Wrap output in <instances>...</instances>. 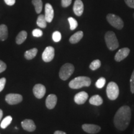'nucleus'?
I'll return each mask as SVG.
<instances>
[{
    "mask_svg": "<svg viewBox=\"0 0 134 134\" xmlns=\"http://www.w3.org/2000/svg\"><path fill=\"white\" fill-rule=\"evenodd\" d=\"M131 119V109L128 105H123L119 109L114 117V124L119 130H125Z\"/></svg>",
    "mask_w": 134,
    "mask_h": 134,
    "instance_id": "obj_1",
    "label": "nucleus"
},
{
    "mask_svg": "<svg viewBox=\"0 0 134 134\" xmlns=\"http://www.w3.org/2000/svg\"><path fill=\"white\" fill-rule=\"evenodd\" d=\"M91 80L87 76H78L72 80L69 83V87L71 89H80L83 87H88L91 85Z\"/></svg>",
    "mask_w": 134,
    "mask_h": 134,
    "instance_id": "obj_2",
    "label": "nucleus"
},
{
    "mask_svg": "<svg viewBox=\"0 0 134 134\" xmlns=\"http://www.w3.org/2000/svg\"><path fill=\"white\" fill-rule=\"evenodd\" d=\"M104 38L105 43H106V46L109 50L113 51V50L117 49L119 46L118 40H117V37L114 32H107L105 34Z\"/></svg>",
    "mask_w": 134,
    "mask_h": 134,
    "instance_id": "obj_3",
    "label": "nucleus"
},
{
    "mask_svg": "<svg viewBox=\"0 0 134 134\" xmlns=\"http://www.w3.org/2000/svg\"><path fill=\"white\" fill-rule=\"evenodd\" d=\"M75 71L74 65L71 63H65L60 68L59 76L60 79L65 81L68 80Z\"/></svg>",
    "mask_w": 134,
    "mask_h": 134,
    "instance_id": "obj_4",
    "label": "nucleus"
},
{
    "mask_svg": "<svg viewBox=\"0 0 134 134\" xmlns=\"http://www.w3.org/2000/svg\"><path fill=\"white\" fill-rule=\"evenodd\" d=\"M106 94L108 98L110 100H115L119 95V86L115 82H110L106 88Z\"/></svg>",
    "mask_w": 134,
    "mask_h": 134,
    "instance_id": "obj_5",
    "label": "nucleus"
},
{
    "mask_svg": "<svg viewBox=\"0 0 134 134\" xmlns=\"http://www.w3.org/2000/svg\"><path fill=\"white\" fill-rule=\"evenodd\" d=\"M107 21L115 29L120 30L124 27V21L119 16L114 14H108L106 16Z\"/></svg>",
    "mask_w": 134,
    "mask_h": 134,
    "instance_id": "obj_6",
    "label": "nucleus"
},
{
    "mask_svg": "<svg viewBox=\"0 0 134 134\" xmlns=\"http://www.w3.org/2000/svg\"><path fill=\"white\" fill-rule=\"evenodd\" d=\"M55 57V49L51 46L46 48L42 55V60L45 62H50Z\"/></svg>",
    "mask_w": 134,
    "mask_h": 134,
    "instance_id": "obj_7",
    "label": "nucleus"
},
{
    "mask_svg": "<svg viewBox=\"0 0 134 134\" xmlns=\"http://www.w3.org/2000/svg\"><path fill=\"white\" fill-rule=\"evenodd\" d=\"M5 100L10 105H14L19 104L23 100V96L19 94H8L6 95Z\"/></svg>",
    "mask_w": 134,
    "mask_h": 134,
    "instance_id": "obj_8",
    "label": "nucleus"
},
{
    "mask_svg": "<svg viewBox=\"0 0 134 134\" xmlns=\"http://www.w3.org/2000/svg\"><path fill=\"white\" fill-rule=\"evenodd\" d=\"M46 93V87L41 84H37L33 88V93L38 99H41L44 96Z\"/></svg>",
    "mask_w": 134,
    "mask_h": 134,
    "instance_id": "obj_9",
    "label": "nucleus"
},
{
    "mask_svg": "<svg viewBox=\"0 0 134 134\" xmlns=\"http://www.w3.org/2000/svg\"><path fill=\"white\" fill-rule=\"evenodd\" d=\"M82 129L85 132L88 133L95 134L98 133L100 130V127L98 125L90 124H85L82 125Z\"/></svg>",
    "mask_w": 134,
    "mask_h": 134,
    "instance_id": "obj_10",
    "label": "nucleus"
},
{
    "mask_svg": "<svg viewBox=\"0 0 134 134\" xmlns=\"http://www.w3.org/2000/svg\"><path fill=\"white\" fill-rule=\"evenodd\" d=\"M130 53V49L129 48H122L121 49H120L118 52L116 53L114 59L116 62H121L122 60H124L125 58L127 57L129 55Z\"/></svg>",
    "mask_w": 134,
    "mask_h": 134,
    "instance_id": "obj_11",
    "label": "nucleus"
},
{
    "mask_svg": "<svg viewBox=\"0 0 134 134\" xmlns=\"http://www.w3.org/2000/svg\"><path fill=\"white\" fill-rule=\"evenodd\" d=\"M45 18L47 23H51L54 16V10L52 5L49 3H47L45 6Z\"/></svg>",
    "mask_w": 134,
    "mask_h": 134,
    "instance_id": "obj_12",
    "label": "nucleus"
},
{
    "mask_svg": "<svg viewBox=\"0 0 134 134\" xmlns=\"http://www.w3.org/2000/svg\"><path fill=\"white\" fill-rule=\"evenodd\" d=\"M88 99V94L85 91L77 93L74 97V100L77 104H83Z\"/></svg>",
    "mask_w": 134,
    "mask_h": 134,
    "instance_id": "obj_13",
    "label": "nucleus"
},
{
    "mask_svg": "<svg viewBox=\"0 0 134 134\" xmlns=\"http://www.w3.org/2000/svg\"><path fill=\"white\" fill-rule=\"evenodd\" d=\"M23 129L27 132H33L36 130V126L34 122L31 119H25L21 122Z\"/></svg>",
    "mask_w": 134,
    "mask_h": 134,
    "instance_id": "obj_14",
    "label": "nucleus"
},
{
    "mask_svg": "<svg viewBox=\"0 0 134 134\" xmlns=\"http://www.w3.org/2000/svg\"><path fill=\"white\" fill-rule=\"evenodd\" d=\"M84 5L81 0H75L73 5V12L77 16H81L83 13Z\"/></svg>",
    "mask_w": 134,
    "mask_h": 134,
    "instance_id": "obj_15",
    "label": "nucleus"
},
{
    "mask_svg": "<svg viewBox=\"0 0 134 134\" xmlns=\"http://www.w3.org/2000/svg\"><path fill=\"white\" fill-rule=\"evenodd\" d=\"M57 103V98L55 94H50L47 96L46 100L47 108L49 109H52L55 107Z\"/></svg>",
    "mask_w": 134,
    "mask_h": 134,
    "instance_id": "obj_16",
    "label": "nucleus"
},
{
    "mask_svg": "<svg viewBox=\"0 0 134 134\" xmlns=\"http://www.w3.org/2000/svg\"><path fill=\"white\" fill-rule=\"evenodd\" d=\"M83 37V31H78L76 33H75L74 34L72 35L71 37L70 38V42L72 43V44H75L76 43L81 41V38Z\"/></svg>",
    "mask_w": 134,
    "mask_h": 134,
    "instance_id": "obj_17",
    "label": "nucleus"
},
{
    "mask_svg": "<svg viewBox=\"0 0 134 134\" xmlns=\"http://www.w3.org/2000/svg\"><path fill=\"white\" fill-rule=\"evenodd\" d=\"M90 103L93 105H100L103 103V98L99 95H94L90 99Z\"/></svg>",
    "mask_w": 134,
    "mask_h": 134,
    "instance_id": "obj_18",
    "label": "nucleus"
},
{
    "mask_svg": "<svg viewBox=\"0 0 134 134\" xmlns=\"http://www.w3.org/2000/svg\"><path fill=\"white\" fill-rule=\"evenodd\" d=\"M8 37V27L6 25H0V40L4 41Z\"/></svg>",
    "mask_w": 134,
    "mask_h": 134,
    "instance_id": "obj_19",
    "label": "nucleus"
},
{
    "mask_svg": "<svg viewBox=\"0 0 134 134\" xmlns=\"http://www.w3.org/2000/svg\"><path fill=\"white\" fill-rule=\"evenodd\" d=\"M27 36V33L26 32V31H23L20 32L16 37V43L19 45L23 43L26 40Z\"/></svg>",
    "mask_w": 134,
    "mask_h": 134,
    "instance_id": "obj_20",
    "label": "nucleus"
},
{
    "mask_svg": "<svg viewBox=\"0 0 134 134\" xmlns=\"http://www.w3.org/2000/svg\"><path fill=\"white\" fill-rule=\"evenodd\" d=\"M38 50L36 48H32L31 50H27L24 53V57L27 60H32L36 56Z\"/></svg>",
    "mask_w": 134,
    "mask_h": 134,
    "instance_id": "obj_21",
    "label": "nucleus"
},
{
    "mask_svg": "<svg viewBox=\"0 0 134 134\" xmlns=\"http://www.w3.org/2000/svg\"><path fill=\"white\" fill-rule=\"evenodd\" d=\"M47 23L46 18L43 14H41L38 16L37 20V24L41 28H46L47 27Z\"/></svg>",
    "mask_w": 134,
    "mask_h": 134,
    "instance_id": "obj_22",
    "label": "nucleus"
},
{
    "mask_svg": "<svg viewBox=\"0 0 134 134\" xmlns=\"http://www.w3.org/2000/svg\"><path fill=\"white\" fill-rule=\"evenodd\" d=\"M32 4L34 6L36 13L37 14L41 13L43 8V3L42 0H32Z\"/></svg>",
    "mask_w": 134,
    "mask_h": 134,
    "instance_id": "obj_23",
    "label": "nucleus"
},
{
    "mask_svg": "<svg viewBox=\"0 0 134 134\" xmlns=\"http://www.w3.org/2000/svg\"><path fill=\"white\" fill-rule=\"evenodd\" d=\"M12 120H13L12 117L10 116V115H8V116L5 117L4 119L2 120L0 126H1V127L2 129H6V127H7L8 125L11 123Z\"/></svg>",
    "mask_w": 134,
    "mask_h": 134,
    "instance_id": "obj_24",
    "label": "nucleus"
},
{
    "mask_svg": "<svg viewBox=\"0 0 134 134\" xmlns=\"http://www.w3.org/2000/svg\"><path fill=\"white\" fill-rule=\"evenodd\" d=\"M100 65H101V63L99 60H94L90 65V68L93 71H95L100 68Z\"/></svg>",
    "mask_w": 134,
    "mask_h": 134,
    "instance_id": "obj_25",
    "label": "nucleus"
},
{
    "mask_svg": "<svg viewBox=\"0 0 134 134\" xmlns=\"http://www.w3.org/2000/svg\"><path fill=\"white\" fill-rule=\"evenodd\" d=\"M68 22H69L70 24V30L73 31V30H75L78 26V22L75 19H74L73 18H71L70 17L68 19Z\"/></svg>",
    "mask_w": 134,
    "mask_h": 134,
    "instance_id": "obj_26",
    "label": "nucleus"
},
{
    "mask_svg": "<svg viewBox=\"0 0 134 134\" xmlns=\"http://www.w3.org/2000/svg\"><path fill=\"white\" fill-rule=\"evenodd\" d=\"M105 79L103 77H101L98 80V81L96 83V86L98 88H103L105 84Z\"/></svg>",
    "mask_w": 134,
    "mask_h": 134,
    "instance_id": "obj_27",
    "label": "nucleus"
},
{
    "mask_svg": "<svg viewBox=\"0 0 134 134\" xmlns=\"http://www.w3.org/2000/svg\"><path fill=\"white\" fill-rule=\"evenodd\" d=\"M52 38L53 41L55 42H58L60 41V40H61L62 38L61 33H60L59 31L54 32L52 35Z\"/></svg>",
    "mask_w": 134,
    "mask_h": 134,
    "instance_id": "obj_28",
    "label": "nucleus"
},
{
    "mask_svg": "<svg viewBox=\"0 0 134 134\" xmlns=\"http://www.w3.org/2000/svg\"><path fill=\"white\" fill-rule=\"evenodd\" d=\"M130 91H131V93L134 94V70L133 72H132L131 78H130Z\"/></svg>",
    "mask_w": 134,
    "mask_h": 134,
    "instance_id": "obj_29",
    "label": "nucleus"
},
{
    "mask_svg": "<svg viewBox=\"0 0 134 134\" xmlns=\"http://www.w3.org/2000/svg\"><path fill=\"white\" fill-rule=\"evenodd\" d=\"M32 35L33 36L36 37H41L43 35V32L41 30L38 29H36L33 30Z\"/></svg>",
    "mask_w": 134,
    "mask_h": 134,
    "instance_id": "obj_30",
    "label": "nucleus"
},
{
    "mask_svg": "<svg viewBox=\"0 0 134 134\" xmlns=\"http://www.w3.org/2000/svg\"><path fill=\"white\" fill-rule=\"evenodd\" d=\"M72 0H62V6L63 8L68 7L71 4Z\"/></svg>",
    "mask_w": 134,
    "mask_h": 134,
    "instance_id": "obj_31",
    "label": "nucleus"
},
{
    "mask_svg": "<svg viewBox=\"0 0 134 134\" xmlns=\"http://www.w3.org/2000/svg\"><path fill=\"white\" fill-rule=\"evenodd\" d=\"M6 80L5 78H2L0 79V92H1L4 88L5 85H6Z\"/></svg>",
    "mask_w": 134,
    "mask_h": 134,
    "instance_id": "obj_32",
    "label": "nucleus"
},
{
    "mask_svg": "<svg viewBox=\"0 0 134 134\" xmlns=\"http://www.w3.org/2000/svg\"><path fill=\"white\" fill-rule=\"evenodd\" d=\"M6 69V64L3 61L0 60V73L5 71Z\"/></svg>",
    "mask_w": 134,
    "mask_h": 134,
    "instance_id": "obj_33",
    "label": "nucleus"
},
{
    "mask_svg": "<svg viewBox=\"0 0 134 134\" xmlns=\"http://www.w3.org/2000/svg\"><path fill=\"white\" fill-rule=\"evenodd\" d=\"M124 1L129 7L134 8V0H124Z\"/></svg>",
    "mask_w": 134,
    "mask_h": 134,
    "instance_id": "obj_34",
    "label": "nucleus"
},
{
    "mask_svg": "<svg viewBox=\"0 0 134 134\" xmlns=\"http://www.w3.org/2000/svg\"><path fill=\"white\" fill-rule=\"evenodd\" d=\"M4 2L8 6H13L16 3V0H4Z\"/></svg>",
    "mask_w": 134,
    "mask_h": 134,
    "instance_id": "obj_35",
    "label": "nucleus"
},
{
    "mask_svg": "<svg viewBox=\"0 0 134 134\" xmlns=\"http://www.w3.org/2000/svg\"><path fill=\"white\" fill-rule=\"evenodd\" d=\"M54 134H66L65 132L60 131V130H57L54 132Z\"/></svg>",
    "mask_w": 134,
    "mask_h": 134,
    "instance_id": "obj_36",
    "label": "nucleus"
},
{
    "mask_svg": "<svg viewBox=\"0 0 134 134\" xmlns=\"http://www.w3.org/2000/svg\"><path fill=\"white\" fill-rule=\"evenodd\" d=\"M3 115V110H1V109H0V121H1V119H2Z\"/></svg>",
    "mask_w": 134,
    "mask_h": 134,
    "instance_id": "obj_37",
    "label": "nucleus"
},
{
    "mask_svg": "<svg viewBox=\"0 0 134 134\" xmlns=\"http://www.w3.org/2000/svg\"><path fill=\"white\" fill-rule=\"evenodd\" d=\"M132 134H134V128H133V133H132Z\"/></svg>",
    "mask_w": 134,
    "mask_h": 134,
    "instance_id": "obj_38",
    "label": "nucleus"
},
{
    "mask_svg": "<svg viewBox=\"0 0 134 134\" xmlns=\"http://www.w3.org/2000/svg\"><path fill=\"white\" fill-rule=\"evenodd\" d=\"M133 18H134V13H133Z\"/></svg>",
    "mask_w": 134,
    "mask_h": 134,
    "instance_id": "obj_39",
    "label": "nucleus"
},
{
    "mask_svg": "<svg viewBox=\"0 0 134 134\" xmlns=\"http://www.w3.org/2000/svg\"><path fill=\"white\" fill-rule=\"evenodd\" d=\"M0 134H1V133H0Z\"/></svg>",
    "mask_w": 134,
    "mask_h": 134,
    "instance_id": "obj_40",
    "label": "nucleus"
}]
</instances>
